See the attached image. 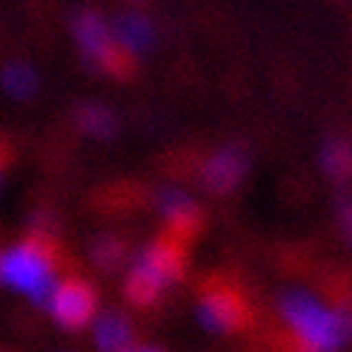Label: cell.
I'll use <instances>...</instances> for the list:
<instances>
[{
	"label": "cell",
	"instance_id": "obj_6",
	"mask_svg": "<svg viewBox=\"0 0 352 352\" xmlns=\"http://www.w3.org/2000/svg\"><path fill=\"white\" fill-rule=\"evenodd\" d=\"M139 262L146 264L151 272H156L164 282L182 279L184 270H186V242L169 232V234L159 236V239L141 254Z\"/></svg>",
	"mask_w": 352,
	"mask_h": 352
},
{
	"label": "cell",
	"instance_id": "obj_8",
	"mask_svg": "<svg viewBox=\"0 0 352 352\" xmlns=\"http://www.w3.org/2000/svg\"><path fill=\"white\" fill-rule=\"evenodd\" d=\"M162 209L164 217H166V224H169V232L174 236H179V239H184V242L194 239L197 232L201 229V212L184 194H174V191L164 194Z\"/></svg>",
	"mask_w": 352,
	"mask_h": 352
},
{
	"label": "cell",
	"instance_id": "obj_13",
	"mask_svg": "<svg viewBox=\"0 0 352 352\" xmlns=\"http://www.w3.org/2000/svg\"><path fill=\"white\" fill-rule=\"evenodd\" d=\"M3 86L15 98H28L36 91V76L28 66H8L3 74Z\"/></svg>",
	"mask_w": 352,
	"mask_h": 352
},
{
	"label": "cell",
	"instance_id": "obj_17",
	"mask_svg": "<svg viewBox=\"0 0 352 352\" xmlns=\"http://www.w3.org/2000/svg\"><path fill=\"white\" fill-rule=\"evenodd\" d=\"M8 154H10V151H8V144L3 139H0V171H3V166H6Z\"/></svg>",
	"mask_w": 352,
	"mask_h": 352
},
{
	"label": "cell",
	"instance_id": "obj_2",
	"mask_svg": "<svg viewBox=\"0 0 352 352\" xmlns=\"http://www.w3.org/2000/svg\"><path fill=\"white\" fill-rule=\"evenodd\" d=\"M282 315L305 350H335L350 335V320L338 309L322 307L309 294L294 292L282 302Z\"/></svg>",
	"mask_w": 352,
	"mask_h": 352
},
{
	"label": "cell",
	"instance_id": "obj_12",
	"mask_svg": "<svg viewBox=\"0 0 352 352\" xmlns=\"http://www.w3.org/2000/svg\"><path fill=\"white\" fill-rule=\"evenodd\" d=\"M76 118H78V126L86 133H91V136L106 139V136L113 133V116L106 109H101V106H83Z\"/></svg>",
	"mask_w": 352,
	"mask_h": 352
},
{
	"label": "cell",
	"instance_id": "obj_11",
	"mask_svg": "<svg viewBox=\"0 0 352 352\" xmlns=\"http://www.w3.org/2000/svg\"><path fill=\"white\" fill-rule=\"evenodd\" d=\"M118 41L129 48V51H136V48H146L151 43V28L148 23L139 15H126L121 18L116 25Z\"/></svg>",
	"mask_w": 352,
	"mask_h": 352
},
{
	"label": "cell",
	"instance_id": "obj_3",
	"mask_svg": "<svg viewBox=\"0 0 352 352\" xmlns=\"http://www.w3.org/2000/svg\"><path fill=\"white\" fill-rule=\"evenodd\" d=\"M76 36L91 63L103 68L106 74L126 78L133 71V51H129L118 38H113L106 23L96 13H81L76 18Z\"/></svg>",
	"mask_w": 352,
	"mask_h": 352
},
{
	"label": "cell",
	"instance_id": "obj_4",
	"mask_svg": "<svg viewBox=\"0 0 352 352\" xmlns=\"http://www.w3.org/2000/svg\"><path fill=\"white\" fill-rule=\"evenodd\" d=\"M199 317L212 330L234 332L250 322V307L232 282L212 279L204 285V292L199 300Z\"/></svg>",
	"mask_w": 352,
	"mask_h": 352
},
{
	"label": "cell",
	"instance_id": "obj_10",
	"mask_svg": "<svg viewBox=\"0 0 352 352\" xmlns=\"http://www.w3.org/2000/svg\"><path fill=\"white\" fill-rule=\"evenodd\" d=\"M96 340L103 350H126L131 345V330L121 317H103L96 327Z\"/></svg>",
	"mask_w": 352,
	"mask_h": 352
},
{
	"label": "cell",
	"instance_id": "obj_1",
	"mask_svg": "<svg viewBox=\"0 0 352 352\" xmlns=\"http://www.w3.org/2000/svg\"><path fill=\"white\" fill-rule=\"evenodd\" d=\"M56 242L48 232L38 229L18 247L0 257V279L21 289L36 302H45L53 289Z\"/></svg>",
	"mask_w": 352,
	"mask_h": 352
},
{
	"label": "cell",
	"instance_id": "obj_14",
	"mask_svg": "<svg viewBox=\"0 0 352 352\" xmlns=\"http://www.w3.org/2000/svg\"><path fill=\"white\" fill-rule=\"evenodd\" d=\"M324 166L335 179H347L352 174V146H347L345 141L330 144L324 148Z\"/></svg>",
	"mask_w": 352,
	"mask_h": 352
},
{
	"label": "cell",
	"instance_id": "obj_9",
	"mask_svg": "<svg viewBox=\"0 0 352 352\" xmlns=\"http://www.w3.org/2000/svg\"><path fill=\"white\" fill-rule=\"evenodd\" d=\"M166 287L156 272H151L146 264H136L126 279V297L133 302V305H141V307H148V305H154L159 300V294L162 289Z\"/></svg>",
	"mask_w": 352,
	"mask_h": 352
},
{
	"label": "cell",
	"instance_id": "obj_15",
	"mask_svg": "<svg viewBox=\"0 0 352 352\" xmlns=\"http://www.w3.org/2000/svg\"><path fill=\"white\" fill-rule=\"evenodd\" d=\"M94 257L101 267H113V264H118L121 257H124V247L116 239H101L94 247Z\"/></svg>",
	"mask_w": 352,
	"mask_h": 352
},
{
	"label": "cell",
	"instance_id": "obj_16",
	"mask_svg": "<svg viewBox=\"0 0 352 352\" xmlns=\"http://www.w3.org/2000/svg\"><path fill=\"white\" fill-rule=\"evenodd\" d=\"M342 221H345L347 232L352 234V204H347L345 209H342Z\"/></svg>",
	"mask_w": 352,
	"mask_h": 352
},
{
	"label": "cell",
	"instance_id": "obj_7",
	"mask_svg": "<svg viewBox=\"0 0 352 352\" xmlns=\"http://www.w3.org/2000/svg\"><path fill=\"white\" fill-rule=\"evenodd\" d=\"M244 169H247V159H244L242 148L229 146L206 162L201 176H204V184L212 191H229L242 179Z\"/></svg>",
	"mask_w": 352,
	"mask_h": 352
},
{
	"label": "cell",
	"instance_id": "obj_5",
	"mask_svg": "<svg viewBox=\"0 0 352 352\" xmlns=\"http://www.w3.org/2000/svg\"><path fill=\"white\" fill-rule=\"evenodd\" d=\"M48 300H51V315L56 317V322L68 327V330H78V327L88 324L96 312L94 289L88 282L78 277L60 282L56 289H51Z\"/></svg>",
	"mask_w": 352,
	"mask_h": 352
}]
</instances>
